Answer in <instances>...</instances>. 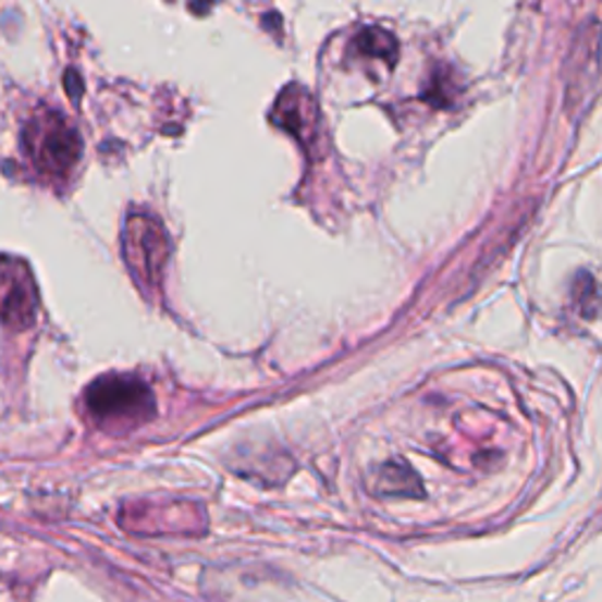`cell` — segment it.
Segmentation results:
<instances>
[{"label": "cell", "mask_w": 602, "mask_h": 602, "mask_svg": "<svg viewBox=\"0 0 602 602\" xmlns=\"http://www.w3.org/2000/svg\"><path fill=\"white\" fill-rule=\"evenodd\" d=\"M85 405L101 426L132 429L156 415L151 389L137 377L107 374L85 389Z\"/></svg>", "instance_id": "1"}, {"label": "cell", "mask_w": 602, "mask_h": 602, "mask_svg": "<svg viewBox=\"0 0 602 602\" xmlns=\"http://www.w3.org/2000/svg\"><path fill=\"white\" fill-rule=\"evenodd\" d=\"M354 50L360 57H370V60H381L389 66L398 62V40L381 26H367L354 38Z\"/></svg>", "instance_id": "6"}, {"label": "cell", "mask_w": 602, "mask_h": 602, "mask_svg": "<svg viewBox=\"0 0 602 602\" xmlns=\"http://www.w3.org/2000/svg\"><path fill=\"white\" fill-rule=\"evenodd\" d=\"M271 121L295 135L306 149H316L320 139V111L316 99L302 85H287L271 111Z\"/></svg>", "instance_id": "5"}, {"label": "cell", "mask_w": 602, "mask_h": 602, "mask_svg": "<svg viewBox=\"0 0 602 602\" xmlns=\"http://www.w3.org/2000/svg\"><path fill=\"white\" fill-rule=\"evenodd\" d=\"M64 85L69 87V93H71L73 99H78V97H81V93H83V83H81V78H78V73H76V71H69V73H66V76H64Z\"/></svg>", "instance_id": "10"}, {"label": "cell", "mask_w": 602, "mask_h": 602, "mask_svg": "<svg viewBox=\"0 0 602 602\" xmlns=\"http://www.w3.org/2000/svg\"><path fill=\"white\" fill-rule=\"evenodd\" d=\"M572 295H575V304L579 308V314L586 318H595L600 311V290L595 285V278L591 273H577L575 278V287H572Z\"/></svg>", "instance_id": "8"}, {"label": "cell", "mask_w": 602, "mask_h": 602, "mask_svg": "<svg viewBox=\"0 0 602 602\" xmlns=\"http://www.w3.org/2000/svg\"><path fill=\"white\" fill-rule=\"evenodd\" d=\"M38 287L28 263L20 257L0 255V322L10 330L34 325Z\"/></svg>", "instance_id": "4"}, {"label": "cell", "mask_w": 602, "mask_h": 602, "mask_svg": "<svg viewBox=\"0 0 602 602\" xmlns=\"http://www.w3.org/2000/svg\"><path fill=\"white\" fill-rule=\"evenodd\" d=\"M24 144L38 170L66 174L81 160L83 139L69 121L57 111L40 113L26 125Z\"/></svg>", "instance_id": "2"}, {"label": "cell", "mask_w": 602, "mask_h": 602, "mask_svg": "<svg viewBox=\"0 0 602 602\" xmlns=\"http://www.w3.org/2000/svg\"><path fill=\"white\" fill-rule=\"evenodd\" d=\"M172 245L163 224L151 214H130L123 226V257L132 275L144 285H158L163 278Z\"/></svg>", "instance_id": "3"}, {"label": "cell", "mask_w": 602, "mask_h": 602, "mask_svg": "<svg viewBox=\"0 0 602 602\" xmlns=\"http://www.w3.org/2000/svg\"><path fill=\"white\" fill-rule=\"evenodd\" d=\"M450 95H452L450 73H435V76H431V85L426 87L423 99H429L435 107H447L452 101Z\"/></svg>", "instance_id": "9"}, {"label": "cell", "mask_w": 602, "mask_h": 602, "mask_svg": "<svg viewBox=\"0 0 602 602\" xmlns=\"http://www.w3.org/2000/svg\"><path fill=\"white\" fill-rule=\"evenodd\" d=\"M377 490L384 494H421V482L413 474V468L405 464H386L381 466L379 480H377Z\"/></svg>", "instance_id": "7"}]
</instances>
